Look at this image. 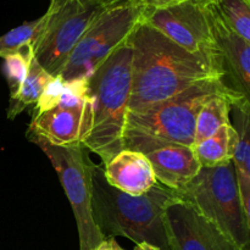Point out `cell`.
<instances>
[{"mask_svg":"<svg viewBox=\"0 0 250 250\" xmlns=\"http://www.w3.org/2000/svg\"><path fill=\"white\" fill-rule=\"evenodd\" d=\"M229 28L250 44V0H211Z\"/></svg>","mask_w":250,"mask_h":250,"instance_id":"obj_19","label":"cell"},{"mask_svg":"<svg viewBox=\"0 0 250 250\" xmlns=\"http://www.w3.org/2000/svg\"><path fill=\"white\" fill-rule=\"evenodd\" d=\"M144 155L150 161L156 181L176 192L189 185L202 168L192 146L180 144L163 146Z\"/></svg>","mask_w":250,"mask_h":250,"instance_id":"obj_13","label":"cell"},{"mask_svg":"<svg viewBox=\"0 0 250 250\" xmlns=\"http://www.w3.org/2000/svg\"><path fill=\"white\" fill-rule=\"evenodd\" d=\"M92 105L90 128L83 146L103 165L125 149V128L132 90V49H117L88 80Z\"/></svg>","mask_w":250,"mask_h":250,"instance_id":"obj_4","label":"cell"},{"mask_svg":"<svg viewBox=\"0 0 250 250\" xmlns=\"http://www.w3.org/2000/svg\"><path fill=\"white\" fill-rule=\"evenodd\" d=\"M187 1V0H141L143 11H150V10L163 9V7L171 6V5L180 4V2Z\"/></svg>","mask_w":250,"mask_h":250,"instance_id":"obj_24","label":"cell"},{"mask_svg":"<svg viewBox=\"0 0 250 250\" xmlns=\"http://www.w3.org/2000/svg\"><path fill=\"white\" fill-rule=\"evenodd\" d=\"M142 16L141 0L106 7L76 45L60 77L65 82L89 80L103 62L128 42Z\"/></svg>","mask_w":250,"mask_h":250,"instance_id":"obj_7","label":"cell"},{"mask_svg":"<svg viewBox=\"0 0 250 250\" xmlns=\"http://www.w3.org/2000/svg\"><path fill=\"white\" fill-rule=\"evenodd\" d=\"M50 160L60 178L78 229L80 250H97L105 237L98 229L93 217L92 172L94 164L83 144L67 148L49 146L34 141Z\"/></svg>","mask_w":250,"mask_h":250,"instance_id":"obj_8","label":"cell"},{"mask_svg":"<svg viewBox=\"0 0 250 250\" xmlns=\"http://www.w3.org/2000/svg\"><path fill=\"white\" fill-rule=\"evenodd\" d=\"M134 250H163L155 246H151V244L148 243H141V244H136L134 247Z\"/></svg>","mask_w":250,"mask_h":250,"instance_id":"obj_27","label":"cell"},{"mask_svg":"<svg viewBox=\"0 0 250 250\" xmlns=\"http://www.w3.org/2000/svg\"><path fill=\"white\" fill-rule=\"evenodd\" d=\"M33 45H26L19 50L2 55V73L10 88V97L16 94L28 75L33 59Z\"/></svg>","mask_w":250,"mask_h":250,"instance_id":"obj_20","label":"cell"},{"mask_svg":"<svg viewBox=\"0 0 250 250\" xmlns=\"http://www.w3.org/2000/svg\"><path fill=\"white\" fill-rule=\"evenodd\" d=\"M97 250H125L112 237H106Z\"/></svg>","mask_w":250,"mask_h":250,"instance_id":"obj_25","label":"cell"},{"mask_svg":"<svg viewBox=\"0 0 250 250\" xmlns=\"http://www.w3.org/2000/svg\"><path fill=\"white\" fill-rule=\"evenodd\" d=\"M103 168L107 183L127 194L142 195L158 183L150 161L136 150L124 149Z\"/></svg>","mask_w":250,"mask_h":250,"instance_id":"obj_14","label":"cell"},{"mask_svg":"<svg viewBox=\"0 0 250 250\" xmlns=\"http://www.w3.org/2000/svg\"><path fill=\"white\" fill-rule=\"evenodd\" d=\"M165 225L170 250H237L211 222L181 198L166 209Z\"/></svg>","mask_w":250,"mask_h":250,"instance_id":"obj_10","label":"cell"},{"mask_svg":"<svg viewBox=\"0 0 250 250\" xmlns=\"http://www.w3.org/2000/svg\"><path fill=\"white\" fill-rule=\"evenodd\" d=\"M105 9L99 0H51L33 44L39 65L54 77L60 76L76 45Z\"/></svg>","mask_w":250,"mask_h":250,"instance_id":"obj_6","label":"cell"},{"mask_svg":"<svg viewBox=\"0 0 250 250\" xmlns=\"http://www.w3.org/2000/svg\"><path fill=\"white\" fill-rule=\"evenodd\" d=\"M237 134L233 126H222L214 136L192 146L194 155L202 167H217L233 161Z\"/></svg>","mask_w":250,"mask_h":250,"instance_id":"obj_15","label":"cell"},{"mask_svg":"<svg viewBox=\"0 0 250 250\" xmlns=\"http://www.w3.org/2000/svg\"><path fill=\"white\" fill-rule=\"evenodd\" d=\"M227 94L242 98L224 78L202 81L180 94L141 111H128L125 128V149L142 154L163 146L194 143L195 122L202 107L212 97Z\"/></svg>","mask_w":250,"mask_h":250,"instance_id":"obj_3","label":"cell"},{"mask_svg":"<svg viewBox=\"0 0 250 250\" xmlns=\"http://www.w3.org/2000/svg\"><path fill=\"white\" fill-rule=\"evenodd\" d=\"M63 89H65V81L60 76L51 78L50 82L46 84V87L42 92L38 102L33 106L32 117H36L59 106L61 103V98H62Z\"/></svg>","mask_w":250,"mask_h":250,"instance_id":"obj_22","label":"cell"},{"mask_svg":"<svg viewBox=\"0 0 250 250\" xmlns=\"http://www.w3.org/2000/svg\"><path fill=\"white\" fill-rule=\"evenodd\" d=\"M177 193L237 250H250V231L233 161L217 167H202L197 177Z\"/></svg>","mask_w":250,"mask_h":250,"instance_id":"obj_5","label":"cell"},{"mask_svg":"<svg viewBox=\"0 0 250 250\" xmlns=\"http://www.w3.org/2000/svg\"><path fill=\"white\" fill-rule=\"evenodd\" d=\"M242 102L233 95L221 94L212 97L202 107L195 122L194 143L192 146L202 143L214 136L222 126L231 124V106L233 103Z\"/></svg>","mask_w":250,"mask_h":250,"instance_id":"obj_16","label":"cell"},{"mask_svg":"<svg viewBox=\"0 0 250 250\" xmlns=\"http://www.w3.org/2000/svg\"><path fill=\"white\" fill-rule=\"evenodd\" d=\"M43 23L44 15L33 21L23 22L21 26L0 36V58L26 45H33L37 37L41 33Z\"/></svg>","mask_w":250,"mask_h":250,"instance_id":"obj_21","label":"cell"},{"mask_svg":"<svg viewBox=\"0 0 250 250\" xmlns=\"http://www.w3.org/2000/svg\"><path fill=\"white\" fill-rule=\"evenodd\" d=\"M237 171V178H238V186L239 192H241L242 204H243L244 215H246L247 224H248V229L250 231V180L247 177L244 173Z\"/></svg>","mask_w":250,"mask_h":250,"instance_id":"obj_23","label":"cell"},{"mask_svg":"<svg viewBox=\"0 0 250 250\" xmlns=\"http://www.w3.org/2000/svg\"><path fill=\"white\" fill-rule=\"evenodd\" d=\"M178 199L176 190L159 182L142 195L127 194L107 183L103 166L93 167V217L105 238L126 237L136 244L148 243L170 250L165 211Z\"/></svg>","mask_w":250,"mask_h":250,"instance_id":"obj_2","label":"cell"},{"mask_svg":"<svg viewBox=\"0 0 250 250\" xmlns=\"http://www.w3.org/2000/svg\"><path fill=\"white\" fill-rule=\"evenodd\" d=\"M229 119L237 134L234 166L250 180V110L242 102L233 103Z\"/></svg>","mask_w":250,"mask_h":250,"instance_id":"obj_18","label":"cell"},{"mask_svg":"<svg viewBox=\"0 0 250 250\" xmlns=\"http://www.w3.org/2000/svg\"><path fill=\"white\" fill-rule=\"evenodd\" d=\"M208 5L209 0H187L163 9L143 11L142 20L181 48L204 56L222 68Z\"/></svg>","mask_w":250,"mask_h":250,"instance_id":"obj_9","label":"cell"},{"mask_svg":"<svg viewBox=\"0 0 250 250\" xmlns=\"http://www.w3.org/2000/svg\"><path fill=\"white\" fill-rule=\"evenodd\" d=\"M53 77L54 76H51L48 71L44 70L33 56L26 80L23 81L19 92L10 97V104L6 111L7 119L14 120L21 112H23L27 107L34 106L44 88L46 87V84L50 82Z\"/></svg>","mask_w":250,"mask_h":250,"instance_id":"obj_17","label":"cell"},{"mask_svg":"<svg viewBox=\"0 0 250 250\" xmlns=\"http://www.w3.org/2000/svg\"><path fill=\"white\" fill-rule=\"evenodd\" d=\"M215 42L221 55L224 81L250 110V44L237 36L225 22L214 2L208 5Z\"/></svg>","mask_w":250,"mask_h":250,"instance_id":"obj_11","label":"cell"},{"mask_svg":"<svg viewBox=\"0 0 250 250\" xmlns=\"http://www.w3.org/2000/svg\"><path fill=\"white\" fill-rule=\"evenodd\" d=\"M90 100L81 107L56 106L44 114L32 117L27 131L31 142L41 141L59 148L81 146L90 128Z\"/></svg>","mask_w":250,"mask_h":250,"instance_id":"obj_12","label":"cell"},{"mask_svg":"<svg viewBox=\"0 0 250 250\" xmlns=\"http://www.w3.org/2000/svg\"><path fill=\"white\" fill-rule=\"evenodd\" d=\"M105 7H111V6H116V5H121L125 4V2L129 1V0H99Z\"/></svg>","mask_w":250,"mask_h":250,"instance_id":"obj_26","label":"cell"},{"mask_svg":"<svg viewBox=\"0 0 250 250\" xmlns=\"http://www.w3.org/2000/svg\"><path fill=\"white\" fill-rule=\"evenodd\" d=\"M132 49V90L128 111H141L192 85L224 78V70L202 55L181 48L141 20L128 38Z\"/></svg>","mask_w":250,"mask_h":250,"instance_id":"obj_1","label":"cell"}]
</instances>
